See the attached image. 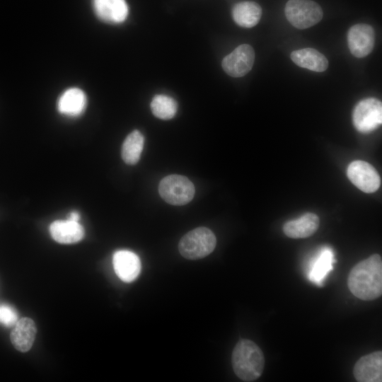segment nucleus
Returning <instances> with one entry per match:
<instances>
[{"instance_id":"nucleus-1","label":"nucleus","mask_w":382,"mask_h":382,"mask_svg":"<svg viewBox=\"0 0 382 382\" xmlns=\"http://www.w3.org/2000/svg\"><path fill=\"white\" fill-rule=\"evenodd\" d=\"M347 286L356 297L364 301L378 299L382 294V260L373 254L351 270Z\"/></svg>"},{"instance_id":"nucleus-2","label":"nucleus","mask_w":382,"mask_h":382,"mask_svg":"<svg viewBox=\"0 0 382 382\" xmlns=\"http://www.w3.org/2000/svg\"><path fill=\"white\" fill-rule=\"evenodd\" d=\"M265 362L262 351L252 340H241L233 349V369L236 375L243 381L257 380L262 374Z\"/></svg>"},{"instance_id":"nucleus-3","label":"nucleus","mask_w":382,"mask_h":382,"mask_svg":"<svg viewBox=\"0 0 382 382\" xmlns=\"http://www.w3.org/2000/svg\"><path fill=\"white\" fill-rule=\"evenodd\" d=\"M216 244V236L209 228L198 227L181 238L178 250L180 255L187 260H199L209 255Z\"/></svg>"},{"instance_id":"nucleus-4","label":"nucleus","mask_w":382,"mask_h":382,"mask_svg":"<svg viewBox=\"0 0 382 382\" xmlns=\"http://www.w3.org/2000/svg\"><path fill=\"white\" fill-rule=\"evenodd\" d=\"M158 192L167 203L181 206L193 199L195 189L193 183L187 177L173 174L161 180Z\"/></svg>"},{"instance_id":"nucleus-5","label":"nucleus","mask_w":382,"mask_h":382,"mask_svg":"<svg viewBox=\"0 0 382 382\" xmlns=\"http://www.w3.org/2000/svg\"><path fill=\"white\" fill-rule=\"evenodd\" d=\"M284 13L289 22L298 29L316 25L323 15L321 7L311 0H289Z\"/></svg>"},{"instance_id":"nucleus-6","label":"nucleus","mask_w":382,"mask_h":382,"mask_svg":"<svg viewBox=\"0 0 382 382\" xmlns=\"http://www.w3.org/2000/svg\"><path fill=\"white\" fill-rule=\"evenodd\" d=\"M352 121L356 129L361 133H369L382 123V104L375 98L360 100L354 107Z\"/></svg>"},{"instance_id":"nucleus-7","label":"nucleus","mask_w":382,"mask_h":382,"mask_svg":"<svg viewBox=\"0 0 382 382\" xmlns=\"http://www.w3.org/2000/svg\"><path fill=\"white\" fill-rule=\"evenodd\" d=\"M347 175L349 180L360 190L372 193L381 185V178L373 166L364 161H354L349 163Z\"/></svg>"},{"instance_id":"nucleus-8","label":"nucleus","mask_w":382,"mask_h":382,"mask_svg":"<svg viewBox=\"0 0 382 382\" xmlns=\"http://www.w3.org/2000/svg\"><path fill=\"white\" fill-rule=\"evenodd\" d=\"M254 62L253 48L250 45L243 44L223 59L221 66L228 75L241 77L251 70Z\"/></svg>"},{"instance_id":"nucleus-9","label":"nucleus","mask_w":382,"mask_h":382,"mask_svg":"<svg viewBox=\"0 0 382 382\" xmlns=\"http://www.w3.org/2000/svg\"><path fill=\"white\" fill-rule=\"evenodd\" d=\"M375 41L374 28L368 24L359 23L352 26L347 33V43L350 52L358 58L369 55Z\"/></svg>"},{"instance_id":"nucleus-10","label":"nucleus","mask_w":382,"mask_h":382,"mask_svg":"<svg viewBox=\"0 0 382 382\" xmlns=\"http://www.w3.org/2000/svg\"><path fill=\"white\" fill-rule=\"evenodd\" d=\"M353 374L355 379L359 382H381V351H376L361 357L356 362Z\"/></svg>"},{"instance_id":"nucleus-11","label":"nucleus","mask_w":382,"mask_h":382,"mask_svg":"<svg viewBox=\"0 0 382 382\" xmlns=\"http://www.w3.org/2000/svg\"><path fill=\"white\" fill-rule=\"evenodd\" d=\"M334 262L332 249L328 246L323 247L310 262L307 272L308 279L317 286H322L328 274L333 270Z\"/></svg>"},{"instance_id":"nucleus-12","label":"nucleus","mask_w":382,"mask_h":382,"mask_svg":"<svg viewBox=\"0 0 382 382\" xmlns=\"http://www.w3.org/2000/svg\"><path fill=\"white\" fill-rule=\"evenodd\" d=\"M112 264L116 274L125 282L135 280L141 271L139 257L129 250L116 251L112 257Z\"/></svg>"},{"instance_id":"nucleus-13","label":"nucleus","mask_w":382,"mask_h":382,"mask_svg":"<svg viewBox=\"0 0 382 382\" xmlns=\"http://www.w3.org/2000/svg\"><path fill=\"white\" fill-rule=\"evenodd\" d=\"M93 5L98 18L108 23H122L128 16L125 0H93Z\"/></svg>"},{"instance_id":"nucleus-14","label":"nucleus","mask_w":382,"mask_h":382,"mask_svg":"<svg viewBox=\"0 0 382 382\" xmlns=\"http://www.w3.org/2000/svg\"><path fill=\"white\" fill-rule=\"evenodd\" d=\"M36 333L35 322L31 318L25 317L16 323L11 332L10 339L17 350L26 352L32 347Z\"/></svg>"},{"instance_id":"nucleus-15","label":"nucleus","mask_w":382,"mask_h":382,"mask_svg":"<svg viewBox=\"0 0 382 382\" xmlns=\"http://www.w3.org/2000/svg\"><path fill=\"white\" fill-rule=\"evenodd\" d=\"M52 238L62 244H70L80 241L84 236V229L77 221L57 220L50 226Z\"/></svg>"},{"instance_id":"nucleus-16","label":"nucleus","mask_w":382,"mask_h":382,"mask_svg":"<svg viewBox=\"0 0 382 382\" xmlns=\"http://www.w3.org/2000/svg\"><path fill=\"white\" fill-rule=\"evenodd\" d=\"M87 105L85 93L79 88L66 89L59 98L57 109L59 112L69 117L81 115Z\"/></svg>"},{"instance_id":"nucleus-17","label":"nucleus","mask_w":382,"mask_h":382,"mask_svg":"<svg viewBox=\"0 0 382 382\" xmlns=\"http://www.w3.org/2000/svg\"><path fill=\"white\" fill-rule=\"evenodd\" d=\"M319 218L313 213H306L301 217L287 221L283 226L286 236L291 238H303L313 235L318 228Z\"/></svg>"},{"instance_id":"nucleus-18","label":"nucleus","mask_w":382,"mask_h":382,"mask_svg":"<svg viewBox=\"0 0 382 382\" xmlns=\"http://www.w3.org/2000/svg\"><path fill=\"white\" fill-rule=\"evenodd\" d=\"M290 57L296 65L311 71L322 72L328 66L327 58L313 48L307 47L294 50Z\"/></svg>"},{"instance_id":"nucleus-19","label":"nucleus","mask_w":382,"mask_h":382,"mask_svg":"<svg viewBox=\"0 0 382 382\" xmlns=\"http://www.w3.org/2000/svg\"><path fill=\"white\" fill-rule=\"evenodd\" d=\"M262 8L254 1H242L236 4L232 9L234 21L241 27L252 28L260 20Z\"/></svg>"},{"instance_id":"nucleus-20","label":"nucleus","mask_w":382,"mask_h":382,"mask_svg":"<svg viewBox=\"0 0 382 382\" xmlns=\"http://www.w3.org/2000/svg\"><path fill=\"white\" fill-rule=\"evenodd\" d=\"M144 137L139 130H134L125 138L121 150L122 160L129 165L136 164L140 159Z\"/></svg>"},{"instance_id":"nucleus-21","label":"nucleus","mask_w":382,"mask_h":382,"mask_svg":"<svg viewBox=\"0 0 382 382\" xmlns=\"http://www.w3.org/2000/svg\"><path fill=\"white\" fill-rule=\"evenodd\" d=\"M153 115L161 120L172 119L178 110V103L173 98L163 95H156L151 102Z\"/></svg>"},{"instance_id":"nucleus-22","label":"nucleus","mask_w":382,"mask_h":382,"mask_svg":"<svg viewBox=\"0 0 382 382\" xmlns=\"http://www.w3.org/2000/svg\"><path fill=\"white\" fill-rule=\"evenodd\" d=\"M18 321L16 311L11 306L0 304V323L6 327H11Z\"/></svg>"},{"instance_id":"nucleus-23","label":"nucleus","mask_w":382,"mask_h":382,"mask_svg":"<svg viewBox=\"0 0 382 382\" xmlns=\"http://www.w3.org/2000/svg\"><path fill=\"white\" fill-rule=\"evenodd\" d=\"M68 219L71 220V221H77L79 222V219H80V214L78 212L76 211H74V212H71L70 214H69V218Z\"/></svg>"}]
</instances>
